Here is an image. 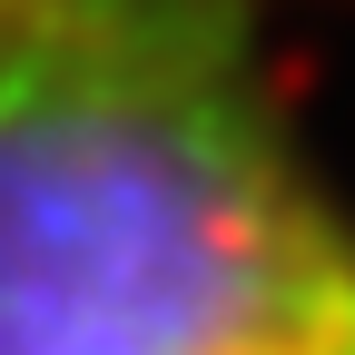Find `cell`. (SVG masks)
Here are the masks:
<instances>
[{
    "mask_svg": "<svg viewBox=\"0 0 355 355\" xmlns=\"http://www.w3.org/2000/svg\"><path fill=\"white\" fill-rule=\"evenodd\" d=\"M277 20L0 0V355H355V207Z\"/></svg>",
    "mask_w": 355,
    "mask_h": 355,
    "instance_id": "1",
    "label": "cell"
}]
</instances>
